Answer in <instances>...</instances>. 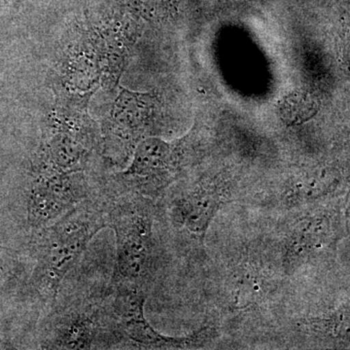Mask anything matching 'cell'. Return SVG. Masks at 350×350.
Instances as JSON below:
<instances>
[{"label":"cell","mask_w":350,"mask_h":350,"mask_svg":"<svg viewBox=\"0 0 350 350\" xmlns=\"http://www.w3.org/2000/svg\"><path fill=\"white\" fill-rule=\"evenodd\" d=\"M107 228V199L94 197L33 232L34 265L31 292L42 305L52 308L66 276L75 269L94 237Z\"/></svg>","instance_id":"6da1fadb"},{"label":"cell","mask_w":350,"mask_h":350,"mask_svg":"<svg viewBox=\"0 0 350 350\" xmlns=\"http://www.w3.org/2000/svg\"><path fill=\"white\" fill-rule=\"evenodd\" d=\"M107 228L115 234L116 257L111 286L144 289L152 273L155 243L150 202L139 195L105 197Z\"/></svg>","instance_id":"7a4b0ae2"},{"label":"cell","mask_w":350,"mask_h":350,"mask_svg":"<svg viewBox=\"0 0 350 350\" xmlns=\"http://www.w3.org/2000/svg\"><path fill=\"white\" fill-rule=\"evenodd\" d=\"M40 331L42 349H110L120 347L109 287L103 298H78L52 306Z\"/></svg>","instance_id":"3957f363"},{"label":"cell","mask_w":350,"mask_h":350,"mask_svg":"<svg viewBox=\"0 0 350 350\" xmlns=\"http://www.w3.org/2000/svg\"><path fill=\"white\" fill-rule=\"evenodd\" d=\"M184 154V139L167 142L158 137L144 138L135 147L131 165L112 176L119 191L108 197L133 194L158 198L180 172Z\"/></svg>","instance_id":"277c9868"},{"label":"cell","mask_w":350,"mask_h":350,"mask_svg":"<svg viewBox=\"0 0 350 350\" xmlns=\"http://www.w3.org/2000/svg\"><path fill=\"white\" fill-rule=\"evenodd\" d=\"M156 96L120 87L111 112L101 126L103 156L110 163L128 159L138 142L150 133L157 116Z\"/></svg>","instance_id":"5b68a950"},{"label":"cell","mask_w":350,"mask_h":350,"mask_svg":"<svg viewBox=\"0 0 350 350\" xmlns=\"http://www.w3.org/2000/svg\"><path fill=\"white\" fill-rule=\"evenodd\" d=\"M92 198L94 196L83 174L31 172L27 222L32 231H38Z\"/></svg>","instance_id":"8992f818"},{"label":"cell","mask_w":350,"mask_h":350,"mask_svg":"<svg viewBox=\"0 0 350 350\" xmlns=\"http://www.w3.org/2000/svg\"><path fill=\"white\" fill-rule=\"evenodd\" d=\"M228 197L215 186H199L172 202L174 224L204 239L214 216Z\"/></svg>","instance_id":"52a82bcc"},{"label":"cell","mask_w":350,"mask_h":350,"mask_svg":"<svg viewBox=\"0 0 350 350\" xmlns=\"http://www.w3.org/2000/svg\"><path fill=\"white\" fill-rule=\"evenodd\" d=\"M333 229L324 215L301 219L290 232L285 245L284 261L288 268L299 266L331 243Z\"/></svg>","instance_id":"ba28073f"},{"label":"cell","mask_w":350,"mask_h":350,"mask_svg":"<svg viewBox=\"0 0 350 350\" xmlns=\"http://www.w3.org/2000/svg\"><path fill=\"white\" fill-rule=\"evenodd\" d=\"M5 248L3 247V246L0 245V258L3 256L4 253H5Z\"/></svg>","instance_id":"9c48e42d"}]
</instances>
